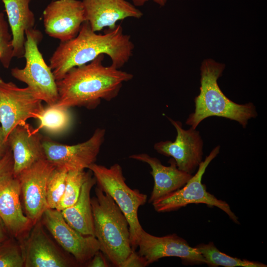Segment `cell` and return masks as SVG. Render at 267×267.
Returning a JSON list of instances; mask_svg holds the SVG:
<instances>
[{
  "label": "cell",
  "mask_w": 267,
  "mask_h": 267,
  "mask_svg": "<svg viewBox=\"0 0 267 267\" xmlns=\"http://www.w3.org/2000/svg\"><path fill=\"white\" fill-rule=\"evenodd\" d=\"M148 265L144 257L136 253L135 250H133L120 267H145Z\"/></svg>",
  "instance_id": "28"
},
{
  "label": "cell",
  "mask_w": 267,
  "mask_h": 267,
  "mask_svg": "<svg viewBox=\"0 0 267 267\" xmlns=\"http://www.w3.org/2000/svg\"><path fill=\"white\" fill-rule=\"evenodd\" d=\"M220 150V145L212 149L205 160L200 163L195 175L183 187L153 202L152 204L154 210L159 213L169 212L190 204H204L220 209L234 222L239 224L238 218L231 211L229 205L208 192L206 186L202 182L207 168L219 153Z\"/></svg>",
  "instance_id": "7"
},
{
  "label": "cell",
  "mask_w": 267,
  "mask_h": 267,
  "mask_svg": "<svg viewBox=\"0 0 267 267\" xmlns=\"http://www.w3.org/2000/svg\"><path fill=\"white\" fill-rule=\"evenodd\" d=\"M206 261L209 267H267V265L258 261H249L233 257L221 252L213 242L200 243L195 246Z\"/></svg>",
  "instance_id": "23"
},
{
  "label": "cell",
  "mask_w": 267,
  "mask_h": 267,
  "mask_svg": "<svg viewBox=\"0 0 267 267\" xmlns=\"http://www.w3.org/2000/svg\"><path fill=\"white\" fill-rule=\"evenodd\" d=\"M149 0H132L133 4L136 6H143L147 1ZM160 6H164L167 3V0H152Z\"/></svg>",
  "instance_id": "32"
},
{
  "label": "cell",
  "mask_w": 267,
  "mask_h": 267,
  "mask_svg": "<svg viewBox=\"0 0 267 267\" xmlns=\"http://www.w3.org/2000/svg\"><path fill=\"white\" fill-rule=\"evenodd\" d=\"M42 37L41 32L35 28L25 32V66L12 68L10 73L14 78L25 83L37 98L51 105L57 102L58 93L52 70L39 49Z\"/></svg>",
  "instance_id": "6"
},
{
  "label": "cell",
  "mask_w": 267,
  "mask_h": 267,
  "mask_svg": "<svg viewBox=\"0 0 267 267\" xmlns=\"http://www.w3.org/2000/svg\"><path fill=\"white\" fill-rule=\"evenodd\" d=\"M20 244L25 267H68L78 263L62 253L45 232L41 220Z\"/></svg>",
  "instance_id": "15"
},
{
  "label": "cell",
  "mask_w": 267,
  "mask_h": 267,
  "mask_svg": "<svg viewBox=\"0 0 267 267\" xmlns=\"http://www.w3.org/2000/svg\"><path fill=\"white\" fill-rule=\"evenodd\" d=\"M67 172L55 168L50 174L46 185V199L48 208L56 209L65 188Z\"/></svg>",
  "instance_id": "25"
},
{
  "label": "cell",
  "mask_w": 267,
  "mask_h": 267,
  "mask_svg": "<svg viewBox=\"0 0 267 267\" xmlns=\"http://www.w3.org/2000/svg\"><path fill=\"white\" fill-rule=\"evenodd\" d=\"M168 119L176 130V139L158 142L154 148L159 154L173 158L178 169L192 174L202 161L203 141L200 133L191 127L185 130L180 121Z\"/></svg>",
  "instance_id": "11"
},
{
  "label": "cell",
  "mask_w": 267,
  "mask_h": 267,
  "mask_svg": "<svg viewBox=\"0 0 267 267\" xmlns=\"http://www.w3.org/2000/svg\"><path fill=\"white\" fill-rule=\"evenodd\" d=\"M19 180L12 169L0 177V217L8 232L14 237H22L34 223L24 215L20 202Z\"/></svg>",
  "instance_id": "16"
},
{
  "label": "cell",
  "mask_w": 267,
  "mask_h": 267,
  "mask_svg": "<svg viewBox=\"0 0 267 267\" xmlns=\"http://www.w3.org/2000/svg\"><path fill=\"white\" fill-rule=\"evenodd\" d=\"M104 58L101 54L87 64L73 67L56 81L58 98L55 104L92 109L102 99L109 101L117 97L123 83L133 75L111 65L104 66Z\"/></svg>",
  "instance_id": "2"
},
{
  "label": "cell",
  "mask_w": 267,
  "mask_h": 267,
  "mask_svg": "<svg viewBox=\"0 0 267 267\" xmlns=\"http://www.w3.org/2000/svg\"><path fill=\"white\" fill-rule=\"evenodd\" d=\"M96 183V179L89 170L77 201L71 207L60 211L67 222L84 235L94 236L90 191Z\"/></svg>",
  "instance_id": "21"
},
{
  "label": "cell",
  "mask_w": 267,
  "mask_h": 267,
  "mask_svg": "<svg viewBox=\"0 0 267 267\" xmlns=\"http://www.w3.org/2000/svg\"><path fill=\"white\" fill-rule=\"evenodd\" d=\"M44 107L28 87L22 88L0 77V124L7 142L11 132L30 118L37 119Z\"/></svg>",
  "instance_id": "8"
},
{
  "label": "cell",
  "mask_w": 267,
  "mask_h": 267,
  "mask_svg": "<svg viewBox=\"0 0 267 267\" xmlns=\"http://www.w3.org/2000/svg\"><path fill=\"white\" fill-rule=\"evenodd\" d=\"M39 126L37 129H43L52 134H60L68 129L72 122L69 108L56 104L44 107L38 118Z\"/></svg>",
  "instance_id": "22"
},
{
  "label": "cell",
  "mask_w": 267,
  "mask_h": 267,
  "mask_svg": "<svg viewBox=\"0 0 267 267\" xmlns=\"http://www.w3.org/2000/svg\"><path fill=\"white\" fill-rule=\"evenodd\" d=\"M55 167L46 158L37 162L17 177L21 187L26 216L34 224L48 208L46 190L48 178Z\"/></svg>",
  "instance_id": "13"
},
{
  "label": "cell",
  "mask_w": 267,
  "mask_h": 267,
  "mask_svg": "<svg viewBox=\"0 0 267 267\" xmlns=\"http://www.w3.org/2000/svg\"><path fill=\"white\" fill-rule=\"evenodd\" d=\"M129 158L147 163L151 168L154 185L148 200L154 201L183 187L192 178V175L178 169L175 160L171 158L169 166L163 165L156 157L146 153L133 154Z\"/></svg>",
  "instance_id": "19"
},
{
  "label": "cell",
  "mask_w": 267,
  "mask_h": 267,
  "mask_svg": "<svg viewBox=\"0 0 267 267\" xmlns=\"http://www.w3.org/2000/svg\"><path fill=\"white\" fill-rule=\"evenodd\" d=\"M138 253L149 265L165 257H178L184 265L206 264V261L195 247L175 233L156 236L142 229L138 244Z\"/></svg>",
  "instance_id": "12"
},
{
  "label": "cell",
  "mask_w": 267,
  "mask_h": 267,
  "mask_svg": "<svg viewBox=\"0 0 267 267\" xmlns=\"http://www.w3.org/2000/svg\"><path fill=\"white\" fill-rule=\"evenodd\" d=\"M13 157L10 147L4 156L0 160V177L13 168Z\"/></svg>",
  "instance_id": "30"
},
{
  "label": "cell",
  "mask_w": 267,
  "mask_h": 267,
  "mask_svg": "<svg viewBox=\"0 0 267 267\" xmlns=\"http://www.w3.org/2000/svg\"><path fill=\"white\" fill-rule=\"evenodd\" d=\"M86 16L94 32L113 30L117 22L127 18L139 19L143 13L126 0H82Z\"/></svg>",
  "instance_id": "18"
},
{
  "label": "cell",
  "mask_w": 267,
  "mask_h": 267,
  "mask_svg": "<svg viewBox=\"0 0 267 267\" xmlns=\"http://www.w3.org/2000/svg\"><path fill=\"white\" fill-rule=\"evenodd\" d=\"M88 169L91 171L97 186L111 197L127 218L131 247L135 250L143 229L138 220V210L146 203L147 196L127 184L122 168L118 164L108 168L94 163Z\"/></svg>",
  "instance_id": "5"
},
{
  "label": "cell",
  "mask_w": 267,
  "mask_h": 267,
  "mask_svg": "<svg viewBox=\"0 0 267 267\" xmlns=\"http://www.w3.org/2000/svg\"><path fill=\"white\" fill-rule=\"evenodd\" d=\"M9 147L4 139L3 131L0 125V160L4 156Z\"/></svg>",
  "instance_id": "31"
},
{
  "label": "cell",
  "mask_w": 267,
  "mask_h": 267,
  "mask_svg": "<svg viewBox=\"0 0 267 267\" xmlns=\"http://www.w3.org/2000/svg\"><path fill=\"white\" fill-rule=\"evenodd\" d=\"M134 45L121 25L103 34H97L85 21L78 35L60 42L49 59V67L56 81L61 79L73 67L87 64L101 54L111 59V65L121 69L133 54Z\"/></svg>",
  "instance_id": "1"
},
{
  "label": "cell",
  "mask_w": 267,
  "mask_h": 267,
  "mask_svg": "<svg viewBox=\"0 0 267 267\" xmlns=\"http://www.w3.org/2000/svg\"><path fill=\"white\" fill-rule=\"evenodd\" d=\"M43 137L37 129L26 122L16 127L9 134L7 143L13 157L12 171L17 176L23 170L45 159Z\"/></svg>",
  "instance_id": "17"
},
{
  "label": "cell",
  "mask_w": 267,
  "mask_h": 267,
  "mask_svg": "<svg viewBox=\"0 0 267 267\" xmlns=\"http://www.w3.org/2000/svg\"><path fill=\"white\" fill-rule=\"evenodd\" d=\"M105 255L100 251H98L87 263L89 267H108L109 264Z\"/></svg>",
  "instance_id": "29"
},
{
  "label": "cell",
  "mask_w": 267,
  "mask_h": 267,
  "mask_svg": "<svg viewBox=\"0 0 267 267\" xmlns=\"http://www.w3.org/2000/svg\"><path fill=\"white\" fill-rule=\"evenodd\" d=\"M8 231L3 221L0 217V245L7 238V232Z\"/></svg>",
  "instance_id": "33"
},
{
  "label": "cell",
  "mask_w": 267,
  "mask_h": 267,
  "mask_svg": "<svg viewBox=\"0 0 267 267\" xmlns=\"http://www.w3.org/2000/svg\"><path fill=\"white\" fill-rule=\"evenodd\" d=\"M63 249L74 257L78 264L86 265L98 251L100 246L94 236L84 235L70 226L60 211L47 208L41 219Z\"/></svg>",
  "instance_id": "10"
},
{
  "label": "cell",
  "mask_w": 267,
  "mask_h": 267,
  "mask_svg": "<svg viewBox=\"0 0 267 267\" xmlns=\"http://www.w3.org/2000/svg\"><path fill=\"white\" fill-rule=\"evenodd\" d=\"M87 173L84 170L67 172L64 192L55 209L61 211L76 203L80 194Z\"/></svg>",
  "instance_id": "24"
},
{
  "label": "cell",
  "mask_w": 267,
  "mask_h": 267,
  "mask_svg": "<svg viewBox=\"0 0 267 267\" xmlns=\"http://www.w3.org/2000/svg\"><path fill=\"white\" fill-rule=\"evenodd\" d=\"M12 35L13 56L24 57L25 32L34 28L35 17L29 4L32 0H1Z\"/></svg>",
  "instance_id": "20"
},
{
  "label": "cell",
  "mask_w": 267,
  "mask_h": 267,
  "mask_svg": "<svg viewBox=\"0 0 267 267\" xmlns=\"http://www.w3.org/2000/svg\"><path fill=\"white\" fill-rule=\"evenodd\" d=\"M224 67V64L211 59L202 62L200 93L194 98L195 110L187 118L186 125L196 129L204 119L218 116L235 121L245 128L248 121L257 116L253 103H236L222 92L218 80L222 76Z\"/></svg>",
  "instance_id": "3"
},
{
  "label": "cell",
  "mask_w": 267,
  "mask_h": 267,
  "mask_svg": "<svg viewBox=\"0 0 267 267\" xmlns=\"http://www.w3.org/2000/svg\"><path fill=\"white\" fill-rule=\"evenodd\" d=\"M12 58V35L9 32V25L4 14L0 12V62L4 68H8Z\"/></svg>",
  "instance_id": "26"
},
{
  "label": "cell",
  "mask_w": 267,
  "mask_h": 267,
  "mask_svg": "<svg viewBox=\"0 0 267 267\" xmlns=\"http://www.w3.org/2000/svg\"><path fill=\"white\" fill-rule=\"evenodd\" d=\"M105 132V129L98 128L88 140L71 145L43 137L45 158L55 168L67 172L85 170L96 161L104 140Z\"/></svg>",
  "instance_id": "9"
},
{
  "label": "cell",
  "mask_w": 267,
  "mask_h": 267,
  "mask_svg": "<svg viewBox=\"0 0 267 267\" xmlns=\"http://www.w3.org/2000/svg\"><path fill=\"white\" fill-rule=\"evenodd\" d=\"M95 193L91 198L94 236L108 261L120 267L133 250L128 220L108 194L98 186Z\"/></svg>",
  "instance_id": "4"
},
{
  "label": "cell",
  "mask_w": 267,
  "mask_h": 267,
  "mask_svg": "<svg viewBox=\"0 0 267 267\" xmlns=\"http://www.w3.org/2000/svg\"><path fill=\"white\" fill-rule=\"evenodd\" d=\"M44 31L49 36L65 42L75 38L86 21L82 0H55L43 11Z\"/></svg>",
  "instance_id": "14"
},
{
  "label": "cell",
  "mask_w": 267,
  "mask_h": 267,
  "mask_svg": "<svg viewBox=\"0 0 267 267\" xmlns=\"http://www.w3.org/2000/svg\"><path fill=\"white\" fill-rule=\"evenodd\" d=\"M24 266L20 244L8 242L0 245V267H23Z\"/></svg>",
  "instance_id": "27"
}]
</instances>
